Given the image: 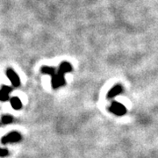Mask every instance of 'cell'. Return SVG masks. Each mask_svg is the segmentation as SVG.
Segmentation results:
<instances>
[{
    "label": "cell",
    "instance_id": "obj_1",
    "mask_svg": "<svg viewBox=\"0 0 158 158\" xmlns=\"http://www.w3.org/2000/svg\"><path fill=\"white\" fill-rule=\"evenodd\" d=\"M72 71V66L68 62H62L60 64L59 69L52 77V87L57 89L65 85V74Z\"/></svg>",
    "mask_w": 158,
    "mask_h": 158
},
{
    "label": "cell",
    "instance_id": "obj_2",
    "mask_svg": "<svg viewBox=\"0 0 158 158\" xmlns=\"http://www.w3.org/2000/svg\"><path fill=\"white\" fill-rule=\"evenodd\" d=\"M110 111L111 113H113L115 115H118V116H122L127 113V109L124 106L118 102H113V104L110 106Z\"/></svg>",
    "mask_w": 158,
    "mask_h": 158
},
{
    "label": "cell",
    "instance_id": "obj_3",
    "mask_svg": "<svg viewBox=\"0 0 158 158\" xmlns=\"http://www.w3.org/2000/svg\"><path fill=\"white\" fill-rule=\"evenodd\" d=\"M21 135L18 132H11L10 134L6 135L2 138V143L6 144V143H11V142H18L21 140Z\"/></svg>",
    "mask_w": 158,
    "mask_h": 158
},
{
    "label": "cell",
    "instance_id": "obj_4",
    "mask_svg": "<svg viewBox=\"0 0 158 158\" xmlns=\"http://www.w3.org/2000/svg\"><path fill=\"white\" fill-rule=\"evenodd\" d=\"M6 76L9 78V80L11 81V85H13L14 87H18L20 85V80L19 77L18 76V74L12 69H6Z\"/></svg>",
    "mask_w": 158,
    "mask_h": 158
},
{
    "label": "cell",
    "instance_id": "obj_5",
    "mask_svg": "<svg viewBox=\"0 0 158 158\" xmlns=\"http://www.w3.org/2000/svg\"><path fill=\"white\" fill-rule=\"evenodd\" d=\"M122 91H123V87L120 85H116L110 90V91L108 92L107 96L109 98H113L114 97L119 95L120 93H122Z\"/></svg>",
    "mask_w": 158,
    "mask_h": 158
},
{
    "label": "cell",
    "instance_id": "obj_6",
    "mask_svg": "<svg viewBox=\"0 0 158 158\" xmlns=\"http://www.w3.org/2000/svg\"><path fill=\"white\" fill-rule=\"evenodd\" d=\"M10 102H11V107L13 108V109H15V110H20L22 108V102H21V100L18 97L11 98Z\"/></svg>",
    "mask_w": 158,
    "mask_h": 158
},
{
    "label": "cell",
    "instance_id": "obj_7",
    "mask_svg": "<svg viewBox=\"0 0 158 158\" xmlns=\"http://www.w3.org/2000/svg\"><path fill=\"white\" fill-rule=\"evenodd\" d=\"M56 69L53 67H48V66H45V67H42L41 68V72L43 74H46V75H49L51 77H53L55 74L56 73Z\"/></svg>",
    "mask_w": 158,
    "mask_h": 158
},
{
    "label": "cell",
    "instance_id": "obj_8",
    "mask_svg": "<svg viewBox=\"0 0 158 158\" xmlns=\"http://www.w3.org/2000/svg\"><path fill=\"white\" fill-rule=\"evenodd\" d=\"M12 121H13V118L11 115H4L1 118V123L4 125L11 124Z\"/></svg>",
    "mask_w": 158,
    "mask_h": 158
},
{
    "label": "cell",
    "instance_id": "obj_9",
    "mask_svg": "<svg viewBox=\"0 0 158 158\" xmlns=\"http://www.w3.org/2000/svg\"><path fill=\"white\" fill-rule=\"evenodd\" d=\"M8 99H9V94L3 90H0V101L6 102Z\"/></svg>",
    "mask_w": 158,
    "mask_h": 158
},
{
    "label": "cell",
    "instance_id": "obj_10",
    "mask_svg": "<svg viewBox=\"0 0 158 158\" xmlns=\"http://www.w3.org/2000/svg\"><path fill=\"white\" fill-rule=\"evenodd\" d=\"M8 150L6 149V148H0V156L1 157H5L6 156H8Z\"/></svg>",
    "mask_w": 158,
    "mask_h": 158
},
{
    "label": "cell",
    "instance_id": "obj_11",
    "mask_svg": "<svg viewBox=\"0 0 158 158\" xmlns=\"http://www.w3.org/2000/svg\"><path fill=\"white\" fill-rule=\"evenodd\" d=\"M1 90H3L4 91H6L7 92L8 94H10L11 92V88L10 86H7V85H3L2 86V88H1Z\"/></svg>",
    "mask_w": 158,
    "mask_h": 158
}]
</instances>
